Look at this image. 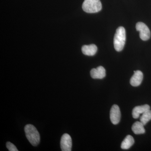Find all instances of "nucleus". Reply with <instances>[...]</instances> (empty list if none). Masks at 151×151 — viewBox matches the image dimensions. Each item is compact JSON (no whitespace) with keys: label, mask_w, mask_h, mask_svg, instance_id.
Listing matches in <instances>:
<instances>
[{"label":"nucleus","mask_w":151,"mask_h":151,"mask_svg":"<svg viewBox=\"0 0 151 151\" xmlns=\"http://www.w3.org/2000/svg\"><path fill=\"white\" fill-rule=\"evenodd\" d=\"M7 148L8 149L9 151H18L16 147L12 143H11L10 142H7L6 144Z\"/></svg>","instance_id":"nucleus-14"},{"label":"nucleus","mask_w":151,"mask_h":151,"mask_svg":"<svg viewBox=\"0 0 151 151\" xmlns=\"http://www.w3.org/2000/svg\"><path fill=\"white\" fill-rule=\"evenodd\" d=\"M24 132L31 144L33 146H37L40 142V136L36 128L33 125L27 124L24 127Z\"/></svg>","instance_id":"nucleus-1"},{"label":"nucleus","mask_w":151,"mask_h":151,"mask_svg":"<svg viewBox=\"0 0 151 151\" xmlns=\"http://www.w3.org/2000/svg\"><path fill=\"white\" fill-rule=\"evenodd\" d=\"M102 4L100 0H84L82 9L88 13H95L101 10Z\"/></svg>","instance_id":"nucleus-3"},{"label":"nucleus","mask_w":151,"mask_h":151,"mask_svg":"<svg viewBox=\"0 0 151 151\" xmlns=\"http://www.w3.org/2000/svg\"><path fill=\"white\" fill-rule=\"evenodd\" d=\"M134 143V138L131 135H127L121 144V148L123 150H128Z\"/></svg>","instance_id":"nucleus-11"},{"label":"nucleus","mask_w":151,"mask_h":151,"mask_svg":"<svg viewBox=\"0 0 151 151\" xmlns=\"http://www.w3.org/2000/svg\"><path fill=\"white\" fill-rule=\"evenodd\" d=\"M121 117V111L118 105H113L110 111V119L112 124L114 125L119 124Z\"/></svg>","instance_id":"nucleus-6"},{"label":"nucleus","mask_w":151,"mask_h":151,"mask_svg":"<svg viewBox=\"0 0 151 151\" xmlns=\"http://www.w3.org/2000/svg\"><path fill=\"white\" fill-rule=\"evenodd\" d=\"M150 107L148 105H144L135 107L132 111V116L135 119H138L140 115L150 110Z\"/></svg>","instance_id":"nucleus-9"},{"label":"nucleus","mask_w":151,"mask_h":151,"mask_svg":"<svg viewBox=\"0 0 151 151\" xmlns=\"http://www.w3.org/2000/svg\"><path fill=\"white\" fill-rule=\"evenodd\" d=\"M134 74L130 79V84L132 86H138L142 83L143 79V74L140 70L134 71Z\"/></svg>","instance_id":"nucleus-8"},{"label":"nucleus","mask_w":151,"mask_h":151,"mask_svg":"<svg viewBox=\"0 0 151 151\" xmlns=\"http://www.w3.org/2000/svg\"><path fill=\"white\" fill-rule=\"evenodd\" d=\"M136 29L139 32L140 37L142 40H148L151 36V33L148 27L144 23L139 22L136 24Z\"/></svg>","instance_id":"nucleus-4"},{"label":"nucleus","mask_w":151,"mask_h":151,"mask_svg":"<svg viewBox=\"0 0 151 151\" xmlns=\"http://www.w3.org/2000/svg\"><path fill=\"white\" fill-rule=\"evenodd\" d=\"M151 120V111L150 110L146 111L143 113L141 116L140 121V122L145 126L147 123Z\"/></svg>","instance_id":"nucleus-13"},{"label":"nucleus","mask_w":151,"mask_h":151,"mask_svg":"<svg viewBox=\"0 0 151 151\" xmlns=\"http://www.w3.org/2000/svg\"><path fill=\"white\" fill-rule=\"evenodd\" d=\"M132 130L136 134H141L145 132L144 125L140 122H137L133 124Z\"/></svg>","instance_id":"nucleus-12"},{"label":"nucleus","mask_w":151,"mask_h":151,"mask_svg":"<svg viewBox=\"0 0 151 151\" xmlns=\"http://www.w3.org/2000/svg\"><path fill=\"white\" fill-rule=\"evenodd\" d=\"M60 148L62 151H70L72 148V139L70 135L64 134L61 138Z\"/></svg>","instance_id":"nucleus-5"},{"label":"nucleus","mask_w":151,"mask_h":151,"mask_svg":"<svg viewBox=\"0 0 151 151\" xmlns=\"http://www.w3.org/2000/svg\"><path fill=\"white\" fill-rule=\"evenodd\" d=\"M90 75L94 79H102L106 76V71L104 67L100 66L92 69L90 71Z\"/></svg>","instance_id":"nucleus-7"},{"label":"nucleus","mask_w":151,"mask_h":151,"mask_svg":"<svg viewBox=\"0 0 151 151\" xmlns=\"http://www.w3.org/2000/svg\"><path fill=\"white\" fill-rule=\"evenodd\" d=\"M97 47L94 44L84 45L81 48L83 54L88 56L94 55L97 52Z\"/></svg>","instance_id":"nucleus-10"},{"label":"nucleus","mask_w":151,"mask_h":151,"mask_svg":"<svg viewBox=\"0 0 151 151\" xmlns=\"http://www.w3.org/2000/svg\"><path fill=\"white\" fill-rule=\"evenodd\" d=\"M126 40V33L125 28L120 27L116 30L114 38V46L116 51L120 52L124 49Z\"/></svg>","instance_id":"nucleus-2"}]
</instances>
